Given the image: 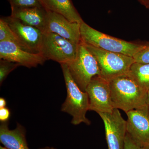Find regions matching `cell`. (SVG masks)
Masks as SVG:
<instances>
[{"label":"cell","mask_w":149,"mask_h":149,"mask_svg":"<svg viewBox=\"0 0 149 149\" xmlns=\"http://www.w3.org/2000/svg\"><path fill=\"white\" fill-rule=\"evenodd\" d=\"M21 66L19 63L9 61L6 60L0 59V84L1 85L6 80L8 74L16 69L17 67Z\"/></svg>","instance_id":"obj_18"},{"label":"cell","mask_w":149,"mask_h":149,"mask_svg":"<svg viewBox=\"0 0 149 149\" xmlns=\"http://www.w3.org/2000/svg\"><path fill=\"white\" fill-rule=\"evenodd\" d=\"M124 149H145L144 148L139 146L126 133L125 136Z\"/></svg>","instance_id":"obj_21"},{"label":"cell","mask_w":149,"mask_h":149,"mask_svg":"<svg viewBox=\"0 0 149 149\" xmlns=\"http://www.w3.org/2000/svg\"><path fill=\"white\" fill-rule=\"evenodd\" d=\"M144 1H146V2L147 3V4H148V3H149V0H144Z\"/></svg>","instance_id":"obj_27"},{"label":"cell","mask_w":149,"mask_h":149,"mask_svg":"<svg viewBox=\"0 0 149 149\" xmlns=\"http://www.w3.org/2000/svg\"><path fill=\"white\" fill-rule=\"evenodd\" d=\"M10 4L11 8H44L42 0H8Z\"/></svg>","instance_id":"obj_19"},{"label":"cell","mask_w":149,"mask_h":149,"mask_svg":"<svg viewBox=\"0 0 149 149\" xmlns=\"http://www.w3.org/2000/svg\"><path fill=\"white\" fill-rule=\"evenodd\" d=\"M10 116L9 109L7 107L0 108V120L1 122H8Z\"/></svg>","instance_id":"obj_22"},{"label":"cell","mask_w":149,"mask_h":149,"mask_svg":"<svg viewBox=\"0 0 149 149\" xmlns=\"http://www.w3.org/2000/svg\"><path fill=\"white\" fill-rule=\"evenodd\" d=\"M148 6H149V3H148Z\"/></svg>","instance_id":"obj_29"},{"label":"cell","mask_w":149,"mask_h":149,"mask_svg":"<svg viewBox=\"0 0 149 149\" xmlns=\"http://www.w3.org/2000/svg\"><path fill=\"white\" fill-rule=\"evenodd\" d=\"M127 133L139 146H149V116L146 107L125 113Z\"/></svg>","instance_id":"obj_10"},{"label":"cell","mask_w":149,"mask_h":149,"mask_svg":"<svg viewBox=\"0 0 149 149\" xmlns=\"http://www.w3.org/2000/svg\"><path fill=\"white\" fill-rule=\"evenodd\" d=\"M85 44L97 62L100 71V76L109 82L128 73L130 67L135 62L132 57Z\"/></svg>","instance_id":"obj_4"},{"label":"cell","mask_w":149,"mask_h":149,"mask_svg":"<svg viewBox=\"0 0 149 149\" xmlns=\"http://www.w3.org/2000/svg\"><path fill=\"white\" fill-rule=\"evenodd\" d=\"M79 44L53 33H45L40 53L46 59L57 62L60 64H68L77 57Z\"/></svg>","instance_id":"obj_6"},{"label":"cell","mask_w":149,"mask_h":149,"mask_svg":"<svg viewBox=\"0 0 149 149\" xmlns=\"http://www.w3.org/2000/svg\"><path fill=\"white\" fill-rule=\"evenodd\" d=\"M18 40L22 49L32 53H40L44 33L12 16L2 17Z\"/></svg>","instance_id":"obj_7"},{"label":"cell","mask_w":149,"mask_h":149,"mask_svg":"<svg viewBox=\"0 0 149 149\" xmlns=\"http://www.w3.org/2000/svg\"><path fill=\"white\" fill-rule=\"evenodd\" d=\"M47 10L54 12L72 22L81 23L84 21L76 10L71 0H42Z\"/></svg>","instance_id":"obj_15"},{"label":"cell","mask_w":149,"mask_h":149,"mask_svg":"<svg viewBox=\"0 0 149 149\" xmlns=\"http://www.w3.org/2000/svg\"><path fill=\"white\" fill-rule=\"evenodd\" d=\"M128 73L144 91H149V63L135 62L130 67Z\"/></svg>","instance_id":"obj_16"},{"label":"cell","mask_w":149,"mask_h":149,"mask_svg":"<svg viewBox=\"0 0 149 149\" xmlns=\"http://www.w3.org/2000/svg\"><path fill=\"white\" fill-rule=\"evenodd\" d=\"M146 107L147 112L149 116V91L147 93Z\"/></svg>","instance_id":"obj_24"},{"label":"cell","mask_w":149,"mask_h":149,"mask_svg":"<svg viewBox=\"0 0 149 149\" xmlns=\"http://www.w3.org/2000/svg\"><path fill=\"white\" fill-rule=\"evenodd\" d=\"M89 110L97 113H110L114 109L109 81L100 76L93 77L86 88Z\"/></svg>","instance_id":"obj_8"},{"label":"cell","mask_w":149,"mask_h":149,"mask_svg":"<svg viewBox=\"0 0 149 149\" xmlns=\"http://www.w3.org/2000/svg\"><path fill=\"white\" fill-rule=\"evenodd\" d=\"M67 64L73 80L84 92L93 77L100 76L95 58L82 41L79 44L76 58Z\"/></svg>","instance_id":"obj_5"},{"label":"cell","mask_w":149,"mask_h":149,"mask_svg":"<svg viewBox=\"0 0 149 149\" xmlns=\"http://www.w3.org/2000/svg\"><path fill=\"white\" fill-rule=\"evenodd\" d=\"M0 142L9 149H29L24 128L17 124L15 129L10 130L8 122H1L0 125Z\"/></svg>","instance_id":"obj_14"},{"label":"cell","mask_w":149,"mask_h":149,"mask_svg":"<svg viewBox=\"0 0 149 149\" xmlns=\"http://www.w3.org/2000/svg\"><path fill=\"white\" fill-rule=\"evenodd\" d=\"M80 37L83 42L104 50L123 54L133 57L149 46V42L138 44L112 37L100 32L86 24H80Z\"/></svg>","instance_id":"obj_2"},{"label":"cell","mask_w":149,"mask_h":149,"mask_svg":"<svg viewBox=\"0 0 149 149\" xmlns=\"http://www.w3.org/2000/svg\"><path fill=\"white\" fill-rule=\"evenodd\" d=\"M0 59L17 63L28 68L42 65L47 59L41 53H32L9 41L0 42Z\"/></svg>","instance_id":"obj_12"},{"label":"cell","mask_w":149,"mask_h":149,"mask_svg":"<svg viewBox=\"0 0 149 149\" xmlns=\"http://www.w3.org/2000/svg\"><path fill=\"white\" fill-rule=\"evenodd\" d=\"M109 83L114 109L126 113L146 107L147 92L140 87L128 72L113 78Z\"/></svg>","instance_id":"obj_1"},{"label":"cell","mask_w":149,"mask_h":149,"mask_svg":"<svg viewBox=\"0 0 149 149\" xmlns=\"http://www.w3.org/2000/svg\"><path fill=\"white\" fill-rule=\"evenodd\" d=\"M6 104L7 102L5 99L3 97L0 98V108L6 107Z\"/></svg>","instance_id":"obj_23"},{"label":"cell","mask_w":149,"mask_h":149,"mask_svg":"<svg viewBox=\"0 0 149 149\" xmlns=\"http://www.w3.org/2000/svg\"><path fill=\"white\" fill-rule=\"evenodd\" d=\"M9 41L20 47L17 38L8 24L1 17L0 19V42Z\"/></svg>","instance_id":"obj_17"},{"label":"cell","mask_w":149,"mask_h":149,"mask_svg":"<svg viewBox=\"0 0 149 149\" xmlns=\"http://www.w3.org/2000/svg\"><path fill=\"white\" fill-rule=\"evenodd\" d=\"M11 16L25 24L40 29L44 33L47 10L44 8H11Z\"/></svg>","instance_id":"obj_13"},{"label":"cell","mask_w":149,"mask_h":149,"mask_svg":"<svg viewBox=\"0 0 149 149\" xmlns=\"http://www.w3.org/2000/svg\"><path fill=\"white\" fill-rule=\"evenodd\" d=\"M104 122L109 149H124L126 130V120L119 110L114 109L110 113H98Z\"/></svg>","instance_id":"obj_9"},{"label":"cell","mask_w":149,"mask_h":149,"mask_svg":"<svg viewBox=\"0 0 149 149\" xmlns=\"http://www.w3.org/2000/svg\"><path fill=\"white\" fill-rule=\"evenodd\" d=\"M135 62L141 63H149V46L141 50L134 56Z\"/></svg>","instance_id":"obj_20"},{"label":"cell","mask_w":149,"mask_h":149,"mask_svg":"<svg viewBox=\"0 0 149 149\" xmlns=\"http://www.w3.org/2000/svg\"><path fill=\"white\" fill-rule=\"evenodd\" d=\"M67 91L66 98L62 105V111L72 116L71 123L77 125L84 123L90 125L91 121L86 117L89 110L88 94L82 91L73 80L67 64H61Z\"/></svg>","instance_id":"obj_3"},{"label":"cell","mask_w":149,"mask_h":149,"mask_svg":"<svg viewBox=\"0 0 149 149\" xmlns=\"http://www.w3.org/2000/svg\"><path fill=\"white\" fill-rule=\"evenodd\" d=\"M145 149H149V146H148V147H147Z\"/></svg>","instance_id":"obj_28"},{"label":"cell","mask_w":149,"mask_h":149,"mask_svg":"<svg viewBox=\"0 0 149 149\" xmlns=\"http://www.w3.org/2000/svg\"><path fill=\"white\" fill-rule=\"evenodd\" d=\"M41 149H56L54 148H52V147H46V148H42Z\"/></svg>","instance_id":"obj_25"},{"label":"cell","mask_w":149,"mask_h":149,"mask_svg":"<svg viewBox=\"0 0 149 149\" xmlns=\"http://www.w3.org/2000/svg\"><path fill=\"white\" fill-rule=\"evenodd\" d=\"M0 149H9L7 148H5V147H2L1 146H0Z\"/></svg>","instance_id":"obj_26"},{"label":"cell","mask_w":149,"mask_h":149,"mask_svg":"<svg viewBox=\"0 0 149 149\" xmlns=\"http://www.w3.org/2000/svg\"><path fill=\"white\" fill-rule=\"evenodd\" d=\"M80 24L72 22L60 14L47 10L44 33H53L75 44L81 42Z\"/></svg>","instance_id":"obj_11"}]
</instances>
